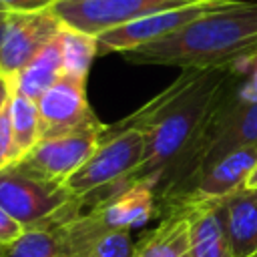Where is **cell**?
Listing matches in <instances>:
<instances>
[{"instance_id": "10", "label": "cell", "mask_w": 257, "mask_h": 257, "mask_svg": "<svg viewBox=\"0 0 257 257\" xmlns=\"http://www.w3.org/2000/svg\"><path fill=\"white\" fill-rule=\"evenodd\" d=\"M255 163H257V145L241 147V149L225 155L221 161H217L213 167H209L197 179V183L183 195V199L171 211L187 207V205L227 199V197L235 195L237 191L243 189V183L249 177Z\"/></svg>"}, {"instance_id": "9", "label": "cell", "mask_w": 257, "mask_h": 257, "mask_svg": "<svg viewBox=\"0 0 257 257\" xmlns=\"http://www.w3.org/2000/svg\"><path fill=\"white\" fill-rule=\"evenodd\" d=\"M42 139L60 137L98 122L86 100V80L62 74L36 100Z\"/></svg>"}, {"instance_id": "11", "label": "cell", "mask_w": 257, "mask_h": 257, "mask_svg": "<svg viewBox=\"0 0 257 257\" xmlns=\"http://www.w3.org/2000/svg\"><path fill=\"white\" fill-rule=\"evenodd\" d=\"M227 199L185 207L189 211L191 257H233L227 233Z\"/></svg>"}, {"instance_id": "4", "label": "cell", "mask_w": 257, "mask_h": 257, "mask_svg": "<svg viewBox=\"0 0 257 257\" xmlns=\"http://www.w3.org/2000/svg\"><path fill=\"white\" fill-rule=\"evenodd\" d=\"M102 133L104 124L94 122L60 137L40 139L10 167L38 181L64 183L98 149L102 143Z\"/></svg>"}, {"instance_id": "1", "label": "cell", "mask_w": 257, "mask_h": 257, "mask_svg": "<svg viewBox=\"0 0 257 257\" xmlns=\"http://www.w3.org/2000/svg\"><path fill=\"white\" fill-rule=\"evenodd\" d=\"M235 72V66L183 68L175 82L128 118L104 126V133L124 128H143L145 133L143 161L124 181H147L155 187L163 173L193 147Z\"/></svg>"}, {"instance_id": "20", "label": "cell", "mask_w": 257, "mask_h": 257, "mask_svg": "<svg viewBox=\"0 0 257 257\" xmlns=\"http://www.w3.org/2000/svg\"><path fill=\"white\" fill-rule=\"evenodd\" d=\"M14 161H16V155H14L10 114H8V104H6L2 108V112H0V171H4L6 167H10Z\"/></svg>"}, {"instance_id": "25", "label": "cell", "mask_w": 257, "mask_h": 257, "mask_svg": "<svg viewBox=\"0 0 257 257\" xmlns=\"http://www.w3.org/2000/svg\"><path fill=\"white\" fill-rule=\"evenodd\" d=\"M6 20H8V12L6 10H0V40H2V32H4Z\"/></svg>"}, {"instance_id": "27", "label": "cell", "mask_w": 257, "mask_h": 257, "mask_svg": "<svg viewBox=\"0 0 257 257\" xmlns=\"http://www.w3.org/2000/svg\"><path fill=\"white\" fill-rule=\"evenodd\" d=\"M0 257H4V247H0Z\"/></svg>"}, {"instance_id": "13", "label": "cell", "mask_w": 257, "mask_h": 257, "mask_svg": "<svg viewBox=\"0 0 257 257\" xmlns=\"http://www.w3.org/2000/svg\"><path fill=\"white\" fill-rule=\"evenodd\" d=\"M62 70V44L60 34L52 38L12 80L14 92H20L32 100H38L60 76Z\"/></svg>"}, {"instance_id": "28", "label": "cell", "mask_w": 257, "mask_h": 257, "mask_svg": "<svg viewBox=\"0 0 257 257\" xmlns=\"http://www.w3.org/2000/svg\"><path fill=\"white\" fill-rule=\"evenodd\" d=\"M253 257H257V255H253Z\"/></svg>"}, {"instance_id": "21", "label": "cell", "mask_w": 257, "mask_h": 257, "mask_svg": "<svg viewBox=\"0 0 257 257\" xmlns=\"http://www.w3.org/2000/svg\"><path fill=\"white\" fill-rule=\"evenodd\" d=\"M58 0H0V10L6 12H40L48 10Z\"/></svg>"}, {"instance_id": "23", "label": "cell", "mask_w": 257, "mask_h": 257, "mask_svg": "<svg viewBox=\"0 0 257 257\" xmlns=\"http://www.w3.org/2000/svg\"><path fill=\"white\" fill-rule=\"evenodd\" d=\"M12 92H14V86H12V82H10L8 78L0 76V112H2V108L8 104V100H10Z\"/></svg>"}, {"instance_id": "18", "label": "cell", "mask_w": 257, "mask_h": 257, "mask_svg": "<svg viewBox=\"0 0 257 257\" xmlns=\"http://www.w3.org/2000/svg\"><path fill=\"white\" fill-rule=\"evenodd\" d=\"M133 249L131 231H112L100 237L86 257H133Z\"/></svg>"}, {"instance_id": "17", "label": "cell", "mask_w": 257, "mask_h": 257, "mask_svg": "<svg viewBox=\"0 0 257 257\" xmlns=\"http://www.w3.org/2000/svg\"><path fill=\"white\" fill-rule=\"evenodd\" d=\"M60 44H62V70H64V74L86 80L90 64H92L94 56L98 54L96 36L64 26L60 30Z\"/></svg>"}, {"instance_id": "3", "label": "cell", "mask_w": 257, "mask_h": 257, "mask_svg": "<svg viewBox=\"0 0 257 257\" xmlns=\"http://www.w3.org/2000/svg\"><path fill=\"white\" fill-rule=\"evenodd\" d=\"M145 155L143 128L102 133V143L90 159L74 171L62 185L72 199H84L102 187L120 183L141 165Z\"/></svg>"}, {"instance_id": "5", "label": "cell", "mask_w": 257, "mask_h": 257, "mask_svg": "<svg viewBox=\"0 0 257 257\" xmlns=\"http://www.w3.org/2000/svg\"><path fill=\"white\" fill-rule=\"evenodd\" d=\"M235 2L237 0H201V2L181 6V8L155 12V14H149L145 18L133 20L128 24L110 28V30L100 32L96 36L98 54H110V52L122 54L126 50L157 42V40H161L165 36H171L177 30L185 28L193 20H197V18L209 14V12L227 8Z\"/></svg>"}, {"instance_id": "19", "label": "cell", "mask_w": 257, "mask_h": 257, "mask_svg": "<svg viewBox=\"0 0 257 257\" xmlns=\"http://www.w3.org/2000/svg\"><path fill=\"white\" fill-rule=\"evenodd\" d=\"M235 96L241 102H257V52L247 60L235 64Z\"/></svg>"}, {"instance_id": "6", "label": "cell", "mask_w": 257, "mask_h": 257, "mask_svg": "<svg viewBox=\"0 0 257 257\" xmlns=\"http://www.w3.org/2000/svg\"><path fill=\"white\" fill-rule=\"evenodd\" d=\"M72 201L62 183L38 181L12 167L0 171V207L24 229L50 223Z\"/></svg>"}, {"instance_id": "22", "label": "cell", "mask_w": 257, "mask_h": 257, "mask_svg": "<svg viewBox=\"0 0 257 257\" xmlns=\"http://www.w3.org/2000/svg\"><path fill=\"white\" fill-rule=\"evenodd\" d=\"M22 231H24V227H22L16 219H12V217L0 207V247L10 245Z\"/></svg>"}, {"instance_id": "14", "label": "cell", "mask_w": 257, "mask_h": 257, "mask_svg": "<svg viewBox=\"0 0 257 257\" xmlns=\"http://www.w3.org/2000/svg\"><path fill=\"white\" fill-rule=\"evenodd\" d=\"M227 233L233 257L257 255V203L245 189L227 199Z\"/></svg>"}, {"instance_id": "2", "label": "cell", "mask_w": 257, "mask_h": 257, "mask_svg": "<svg viewBox=\"0 0 257 257\" xmlns=\"http://www.w3.org/2000/svg\"><path fill=\"white\" fill-rule=\"evenodd\" d=\"M257 52V2H241L209 12L171 36L133 48L120 56L133 64L179 68L235 66Z\"/></svg>"}, {"instance_id": "26", "label": "cell", "mask_w": 257, "mask_h": 257, "mask_svg": "<svg viewBox=\"0 0 257 257\" xmlns=\"http://www.w3.org/2000/svg\"><path fill=\"white\" fill-rule=\"evenodd\" d=\"M249 193H251V197H253V201L257 203V189H255V191H249Z\"/></svg>"}, {"instance_id": "15", "label": "cell", "mask_w": 257, "mask_h": 257, "mask_svg": "<svg viewBox=\"0 0 257 257\" xmlns=\"http://www.w3.org/2000/svg\"><path fill=\"white\" fill-rule=\"evenodd\" d=\"M8 114H10L14 155H16V161H18L24 153H28L42 139L40 114H38L36 100L28 98L20 92H12L10 102H8Z\"/></svg>"}, {"instance_id": "8", "label": "cell", "mask_w": 257, "mask_h": 257, "mask_svg": "<svg viewBox=\"0 0 257 257\" xmlns=\"http://www.w3.org/2000/svg\"><path fill=\"white\" fill-rule=\"evenodd\" d=\"M64 28L52 8L40 12H8L0 40V76H14Z\"/></svg>"}, {"instance_id": "24", "label": "cell", "mask_w": 257, "mask_h": 257, "mask_svg": "<svg viewBox=\"0 0 257 257\" xmlns=\"http://www.w3.org/2000/svg\"><path fill=\"white\" fill-rule=\"evenodd\" d=\"M243 189H245V191H255V189H257V163H255V167L251 169L249 177L245 179V183H243Z\"/></svg>"}, {"instance_id": "16", "label": "cell", "mask_w": 257, "mask_h": 257, "mask_svg": "<svg viewBox=\"0 0 257 257\" xmlns=\"http://www.w3.org/2000/svg\"><path fill=\"white\" fill-rule=\"evenodd\" d=\"M4 257H62L58 225H36L24 229L4 247Z\"/></svg>"}, {"instance_id": "12", "label": "cell", "mask_w": 257, "mask_h": 257, "mask_svg": "<svg viewBox=\"0 0 257 257\" xmlns=\"http://www.w3.org/2000/svg\"><path fill=\"white\" fill-rule=\"evenodd\" d=\"M133 257H191L189 211L181 207L167 213L161 225L135 245Z\"/></svg>"}, {"instance_id": "7", "label": "cell", "mask_w": 257, "mask_h": 257, "mask_svg": "<svg viewBox=\"0 0 257 257\" xmlns=\"http://www.w3.org/2000/svg\"><path fill=\"white\" fill-rule=\"evenodd\" d=\"M201 0H58L52 10L64 26L98 36L155 12L181 8Z\"/></svg>"}]
</instances>
